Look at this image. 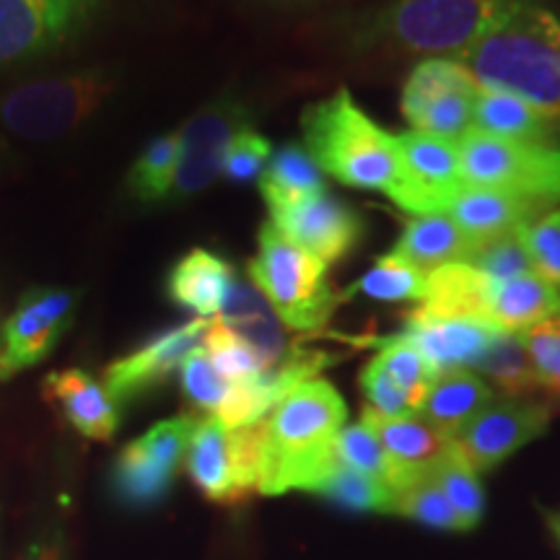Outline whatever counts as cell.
I'll list each match as a JSON object with an SVG mask.
<instances>
[{
  "mask_svg": "<svg viewBox=\"0 0 560 560\" xmlns=\"http://www.w3.org/2000/svg\"><path fill=\"white\" fill-rule=\"evenodd\" d=\"M490 291H493V280H488L472 265H441L425 276V299L416 310L431 317H478L490 322Z\"/></svg>",
  "mask_w": 560,
  "mask_h": 560,
  "instance_id": "484cf974",
  "label": "cell"
},
{
  "mask_svg": "<svg viewBox=\"0 0 560 560\" xmlns=\"http://www.w3.org/2000/svg\"><path fill=\"white\" fill-rule=\"evenodd\" d=\"M348 418L346 400L325 380L299 384L265 418L262 467L257 493H314L338 462L335 444Z\"/></svg>",
  "mask_w": 560,
  "mask_h": 560,
  "instance_id": "7a4b0ae2",
  "label": "cell"
},
{
  "mask_svg": "<svg viewBox=\"0 0 560 560\" xmlns=\"http://www.w3.org/2000/svg\"><path fill=\"white\" fill-rule=\"evenodd\" d=\"M542 392H545V395H548L550 408H552V410H560V384H552V387L542 389Z\"/></svg>",
  "mask_w": 560,
  "mask_h": 560,
  "instance_id": "bcb514c9",
  "label": "cell"
},
{
  "mask_svg": "<svg viewBox=\"0 0 560 560\" xmlns=\"http://www.w3.org/2000/svg\"><path fill=\"white\" fill-rule=\"evenodd\" d=\"M532 268L560 291V208L548 210L527 229H522Z\"/></svg>",
  "mask_w": 560,
  "mask_h": 560,
  "instance_id": "60d3db41",
  "label": "cell"
},
{
  "mask_svg": "<svg viewBox=\"0 0 560 560\" xmlns=\"http://www.w3.org/2000/svg\"><path fill=\"white\" fill-rule=\"evenodd\" d=\"M179 166V132H166V136L153 138L136 164L128 172V195L132 200L153 206V202H166L174 185V174Z\"/></svg>",
  "mask_w": 560,
  "mask_h": 560,
  "instance_id": "4dcf8cb0",
  "label": "cell"
},
{
  "mask_svg": "<svg viewBox=\"0 0 560 560\" xmlns=\"http://www.w3.org/2000/svg\"><path fill=\"white\" fill-rule=\"evenodd\" d=\"M270 223L285 240L312 252L325 265L340 262L363 240V219L355 208L332 192H317L291 206L272 208Z\"/></svg>",
  "mask_w": 560,
  "mask_h": 560,
  "instance_id": "9a60e30c",
  "label": "cell"
},
{
  "mask_svg": "<svg viewBox=\"0 0 560 560\" xmlns=\"http://www.w3.org/2000/svg\"><path fill=\"white\" fill-rule=\"evenodd\" d=\"M359 384H361L363 397H366L369 410L380 412L384 418H400V416H410L412 412V405L408 402V397H405L402 389L389 380V374L384 371L382 361L376 359V355L366 363V366H363Z\"/></svg>",
  "mask_w": 560,
  "mask_h": 560,
  "instance_id": "7bdbcfd3",
  "label": "cell"
},
{
  "mask_svg": "<svg viewBox=\"0 0 560 560\" xmlns=\"http://www.w3.org/2000/svg\"><path fill=\"white\" fill-rule=\"evenodd\" d=\"M429 475L433 482L444 490V495L459 514L465 529H472L475 524L480 522L482 509H486V495H482L478 472H475L452 446V452L441 462H436Z\"/></svg>",
  "mask_w": 560,
  "mask_h": 560,
  "instance_id": "d590c367",
  "label": "cell"
},
{
  "mask_svg": "<svg viewBox=\"0 0 560 560\" xmlns=\"http://www.w3.org/2000/svg\"><path fill=\"white\" fill-rule=\"evenodd\" d=\"M556 317H560V291L537 276V272L493 283L488 319L501 332L524 335L535 325H540V322Z\"/></svg>",
  "mask_w": 560,
  "mask_h": 560,
  "instance_id": "cb8c5ba5",
  "label": "cell"
},
{
  "mask_svg": "<svg viewBox=\"0 0 560 560\" xmlns=\"http://www.w3.org/2000/svg\"><path fill=\"white\" fill-rule=\"evenodd\" d=\"M550 206L522 198V195L488 190V187H465L452 202L446 215L465 231L475 244L520 231L545 215Z\"/></svg>",
  "mask_w": 560,
  "mask_h": 560,
  "instance_id": "44dd1931",
  "label": "cell"
},
{
  "mask_svg": "<svg viewBox=\"0 0 560 560\" xmlns=\"http://www.w3.org/2000/svg\"><path fill=\"white\" fill-rule=\"evenodd\" d=\"M195 425V416L161 420L117 454L109 482L112 493L125 509H153L170 495L185 465Z\"/></svg>",
  "mask_w": 560,
  "mask_h": 560,
  "instance_id": "9c48e42d",
  "label": "cell"
},
{
  "mask_svg": "<svg viewBox=\"0 0 560 560\" xmlns=\"http://www.w3.org/2000/svg\"><path fill=\"white\" fill-rule=\"evenodd\" d=\"M107 0H0V66L45 58L81 37Z\"/></svg>",
  "mask_w": 560,
  "mask_h": 560,
  "instance_id": "30bf717a",
  "label": "cell"
},
{
  "mask_svg": "<svg viewBox=\"0 0 560 560\" xmlns=\"http://www.w3.org/2000/svg\"><path fill=\"white\" fill-rule=\"evenodd\" d=\"M335 454L342 465L353 467L369 478H376L382 482H392V467L387 454H384L380 439L369 429L363 420L353 425H342L338 433V444H335ZM392 490V488H389Z\"/></svg>",
  "mask_w": 560,
  "mask_h": 560,
  "instance_id": "ab89813d",
  "label": "cell"
},
{
  "mask_svg": "<svg viewBox=\"0 0 560 560\" xmlns=\"http://www.w3.org/2000/svg\"><path fill=\"white\" fill-rule=\"evenodd\" d=\"M459 62L478 89L520 96L560 125V19L542 3L514 0Z\"/></svg>",
  "mask_w": 560,
  "mask_h": 560,
  "instance_id": "6da1fadb",
  "label": "cell"
},
{
  "mask_svg": "<svg viewBox=\"0 0 560 560\" xmlns=\"http://www.w3.org/2000/svg\"><path fill=\"white\" fill-rule=\"evenodd\" d=\"M24 560H62V558L55 545H34V548L24 556Z\"/></svg>",
  "mask_w": 560,
  "mask_h": 560,
  "instance_id": "f6af8a7d",
  "label": "cell"
},
{
  "mask_svg": "<svg viewBox=\"0 0 560 560\" xmlns=\"http://www.w3.org/2000/svg\"><path fill=\"white\" fill-rule=\"evenodd\" d=\"M42 395L70 429L91 441H112L120 429V405L89 371H52L42 384Z\"/></svg>",
  "mask_w": 560,
  "mask_h": 560,
  "instance_id": "d6986e66",
  "label": "cell"
},
{
  "mask_svg": "<svg viewBox=\"0 0 560 560\" xmlns=\"http://www.w3.org/2000/svg\"><path fill=\"white\" fill-rule=\"evenodd\" d=\"M234 278L236 272L226 257L198 247L187 252L170 270L166 293L179 310L198 314L202 319H213L221 314Z\"/></svg>",
  "mask_w": 560,
  "mask_h": 560,
  "instance_id": "7402d4cb",
  "label": "cell"
},
{
  "mask_svg": "<svg viewBox=\"0 0 560 560\" xmlns=\"http://www.w3.org/2000/svg\"><path fill=\"white\" fill-rule=\"evenodd\" d=\"M472 128L503 140H535V143L560 140V125L556 120H550L520 96L503 94V91H478Z\"/></svg>",
  "mask_w": 560,
  "mask_h": 560,
  "instance_id": "4316f807",
  "label": "cell"
},
{
  "mask_svg": "<svg viewBox=\"0 0 560 560\" xmlns=\"http://www.w3.org/2000/svg\"><path fill=\"white\" fill-rule=\"evenodd\" d=\"M247 125H252L247 104L234 100V96H221V100L195 112L190 120L177 130L179 166L166 200L187 202L195 195L206 192L219 179L231 143Z\"/></svg>",
  "mask_w": 560,
  "mask_h": 560,
  "instance_id": "8fae6325",
  "label": "cell"
},
{
  "mask_svg": "<svg viewBox=\"0 0 560 560\" xmlns=\"http://www.w3.org/2000/svg\"><path fill=\"white\" fill-rule=\"evenodd\" d=\"M179 382L187 402L198 412H206V418L219 416V410L223 408L231 392V382L223 380L219 371H215L206 348L192 350L187 355L185 363L179 366Z\"/></svg>",
  "mask_w": 560,
  "mask_h": 560,
  "instance_id": "f35d334b",
  "label": "cell"
},
{
  "mask_svg": "<svg viewBox=\"0 0 560 560\" xmlns=\"http://www.w3.org/2000/svg\"><path fill=\"white\" fill-rule=\"evenodd\" d=\"M219 319L234 332H240L257 350V355L265 363V371L289 361L301 348V342L291 338L289 327L278 319L268 299L257 291L252 280L234 278L229 296L221 306Z\"/></svg>",
  "mask_w": 560,
  "mask_h": 560,
  "instance_id": "ffe728a7",
  "label": "cell"
},
{
  "mask_svg": "<svg viewBox=\"0 0 560 560\" xmlns=\"http://www.w3.org/2000/svg\"><path fill=\"white\" fill-rule=\"evenodd\" d=\"M327 268L330 265L285 240L272 223L260 229L257 255L247 262L249 280L293 332L322 330L338 310L342 293H335Z\"/></svg>",
  "mask_w": 560,
  "mask_h": 560,
  "instance_id": "277c9868",
  "label": "cell"
},
{
  "mask_svg": "<svg viewBox=\"0 0 560 560\" xmlns=\"http://www.w3.org/2000/svg\"><path fill=\"white\" fill-rule=\"evenodd\" d=\"M529 359L535 363L540 389L560 384V317L540 322L532 330L524 332Z\"/></svg>",
  "mask_w": 560,
  "mask_h": 560,
  "instance_id": "ee69618b",
  "label": "cell"
},
{
  "mask_svg": "<svg viewBox=\"0 0 560 560\" xmlns=\"http://www.w3.org/2000/svg\"><path fill=\"white\" fill-rule=\"evenodd\" d=\"M265 418L244 429H226L219 418H202L187 446L185 467L208 501L236 506L257 490L262 467Z\"/></svg>",
  "mask_w": 560,
  "mask_h": 560,
  "instance_id": "ba28073f",
  "label": "cell"
},
{
  "mask_svg": "<svg viewBox=\"0 0 560 560\" xmlns=\"http://www.w3.org/2000/svg\"><path fill=\"white\" fill-rule=\"evenodd\" d=\"M514 0H395L380 13L376 34L418 55H462L493 30Z\"/></svg>",
  "mask_w": 560,
  "mask_h": 560,
  "instance_id": "5b68a950",
  "label": "cell"
},
{
  "mask_svg": "<svg viewBox=\"0 0 560 560\" xmlns=\"http://www.w3.org/2000/svg\"><path fill=\"white\" fill-rule=\"evenodd\" d=\"M115 89L104 70H83L16 86L0 100V122L30 140H52L75 130Z\"/></svg>",
  "mask_w": 560,
  "mask_h": 560,
  "instance_id": "52a82bcc",
  "label": "cell"
},
{
  "mask_svg": "<svg viewBox=\"0 0 560 560\" xmlns=\"http://www.w3.org/2000/svg\"><path fill=\"white\" fill-rule=\"evenodd\" d=\"M457 151L467 187L514 192L550 208L560 202V140H503L470 128Z\"/></svg>",
  "mask_w": 560,
  "mask_h": 560,
  "instance_id": "8992f818",
  "label": "cell"
},
{
  "mask_svg": "<svg viewBox=\"0 0 560 560\" xmlns=\"http://www.w3.org/2000/svg\"><path fill=\"white\" fill-rule=\"evenodd\" d=\"M478 91V83L439 91V94L429 96L416 107L402 109V115L412 125V130L450 140V143H459L462 136L472 128V109Z\"/></svg>",
  "mask_w": 560,
  "mask_h": 560,
  "instance_id": "f546056e",
  "label": "cell"
},
{
  "mask_svg": "<svg viewBox=\"0 0 560 560\" xmlns=\"http://www.w3.org/2000/svg\"><path fill=\"white\" fill-rule=\"evenodd\" d=\"M257 182H260V192L270 210L327 190L325 172L319 170L312 153L296 143H285L272 151L268 166Z\"/></svg>",
  "mask_w": 560,
  "mask_h": 560,
  "instance_id": "83f0119b",
  "label": "cell"
},
{
  "mask_svg": "<svg viewBox=\"0 0 560 560\" xmlns=\"http://www.w3.org/2000/svg\"><path fill=\"white\" fill-rule=\"evenodd\" d=\"M361 420L374 431L384 454H387L392 467V495L405 482L416 480L420 475H429L431 467L444 459L454 446V439L441 433L436 425L420 418L418 412L400 418H384L380 412L363 408Z\"/></svg>",
  "mask_w": 560,
  "mask_h": 560,
  "instance_id": "ac0fdd59",
  "label": "cell"
},
{
  "mask_svg": "<svg viewBox=\"0 0 560 560\" xmlns=\"http://www.w3.org/2000/svg\"><path fill=\"white\" fill-rule=\"evenodd\" d=\"M73 314L75 296L70 291L47 285L26 291L0 327V380L45 361L73 325Z\"/></svg>",
  "mask_w": 560,
  "mask_h": 560,
  "instance_id": "4fadbf2b",
  "label": "cell"
},
{
  "mask_svg": "<svg viewBox=\"0 0 560 560\" xmlns=\"http://www.w3.org/2000/svg\"><path fill=\"white\" fill-rule=\"evenodd\" d=\"M552 410L548 400H493L465 431L454 439V450L459 457L482 475L520 452L529 441L540 439L548 431Z\"/></svg>",
  "mask_w": 560,
  "mask_h": 560,
  "instance_id": "5bb4252c",
  "label": "cell"
},
{
  "mask_svg": "<svg viewBox=\"0 0 560 560\" xmlns=\"http://www.w3.org/2000/svg\"><path fill=\"white\" fill-rule=\"evenodd\" d=\"M202 348H206L208 359L213 361L215 371L231 384H247L255 382L257 376H262L265 363L260 355H257V350L252 348L240 332H234L229 325H223L219 317L210 319Z\"/></svg>",
  "mask_w": 560,
  "mask_h": 560,
  "instance_id": "836d02e7",
  "label": "cell"
},
{
  "mask_svg": "<svg viewBox=\"0 0 560 560\" xmlns=\"http://www.w3.org/2000/svg\"><path fill=\"white\" fill-rule=\"evenodd\" d=\"M552 529H556V535H558V540H560V516H558V520H552Z\"/></svg>",
  "mask_w": 560,
  "mask_h": 560,
  "instance_id": "7dc6e473",
  "label": "cell"
},
{
  "mask_svg": "<svg viewBox=\"0 0 560 560\" xmlns=\"http://www.w3.org/2000/svg\"><path fill=\"white\" fill-rule=\"evenodd\" d=\"M270 156V140L265 138L260 130L247 125V128L240 130V136L234 138V143H231L221 174L229 182H234V185H249V182H257L262 177Z\"/></svg>",
  "mask_w": 560,
  "mask_h": 560,
  "instance_id": "b9f144b4",
  "label": "cell"
},
{
  "mask_svg": "<svg viewBox=\"0 0 560 560\" xmlns=\"http://www.w3.org/2000/svg\"><path fill=\"white\" fill-rule=\"evenodd\" d=\"M493 400L495 392L480 374L470 369L446 371L433 380L418 416L450 439H457Z\"/></svg>",
  "mask_w": 560,
  "mask_h": 560,
  "instance_id": "603a6c76",
  "label": "cell"
},
{
  "mask_svg": "<svg viewBox=\"0 0 560 560\" xmlns=\"http://www.w3.org/2000/svg\"><path fill=\"white\" fill-rule=\"evenodd\" d=\"M475 371L490 387H495L511 400H522V397H529L532 392L540 389V380H537L535 363L529 359L524 335L501 332L499 338L490 342Z\"/></svg>",
  "mask_w": 560,
  "mask_h": 560,
  "instance_id": "f1b7e54d",
  "label": "cell"
},
{
  "mask_svg": "<svg viewBox=\"0 0 560 560\" xmlns=\"http://www.w3.org/2000/svg\"><path fill=\"white\" fill-rule=\"evenodd\" d=\"M470 236L462 231L446 213L436 215H412L405 223L400 240L395 242L389 255L416 265L420 270H436L441 265L467 262L475 252Z\"/></svg>",
  "mask_w": 560,
  "mask_h": 560,
  "instance_id": "d4e9b609",
  "label": "cell"
},
{
  "mask_svg": "<svg viewBox=\"0 0 560 560\" xmlns=\"http://www.w3.org/2000/svg\"><path fill=\"white\" fill-rule=\"evenodd\" d=\"M395 143L400 174L389 200L412 215L446 213L467 187L462 179L457 143L418 130L400 132Z\"/></svg>",
  "mask_w": 560,
  "mask_h": 560,
  "instance_id": "7c38bea8",
  "label": "cell"
},
{
  "mask_svg": "<svg viewBox=\"0 0 560 560\" xmlns=\"http://www.w3.org/2000/svg\"><path fill=\"white\" fill-rule=\"evenodd\" d=\"M425 276L429 272L416 268V265L405 262L395 255H384L366 276H361L342 293V299L361 293V296L387 301V304H395V301H412L416 304V301L425 299Z\"/></svg>",
  "mask_w": 560,
  "mask_h": 560,
  "instance_id": "1f68e13d",
  "label": "cell"
},
{
  "mask_svg": "<svg viewBox=\"0 0 560 560\" xmlns=\"http://www.w3.org/2000/svg\"><path fill=\"white\" fill-rule=\"evenodd\" d=\"M301 130L319 170L340 185L380 190L387 198L395 190L400 174L395 136L371 120L350 91L340 89L306 107Z\"/></svg>",
  "mask_w": 560,
  "mask_h": 560,
  "instance_id": "3957f363",
  "label": "cell"
},
{
  "mask_svg": "<svg viewBox=\"0 0 560 560\" xmlns=\"http://www.w3.org/2000/svg\"><path fill=\"white\" fill-rule=\"evenodd\" d=\"M467 265H472L475 270H480L482 276L493 280V283H503V280L535 272V268H532L529 249L527 244H524L522 229L511 231V234L495 236V240L480 242L470 255V260H467Z\"/></svg>",
  "mask_w": 560,
  "mask_h": 560,
  "instance_id": "74e56055",
  "label": "cell"
},
{
  "mask_svg": "<svg viewBox=\"0 0 560 560\" xmlns=\"http://www.w3.org/2000/svg\"><path fill=\"white\" fill-rule=\"evenodd\" d=\"M392 514L410 516L420 524H429L436 529H457L465 532L459 514L454 511L450 499L444 495L431 475H420V478L405 482L402 488L395 490V511Z\"/></svg>",
  "mask_w": 560,
  "mask_h": 560,
  "instance_id": "8d00e7d4",
  "label": "cell"
},
{
  "mask_svg": "<svg viewBox=\"0 0 560 560\" xmlns=\"http://www.w3.org/2000/svg\"><path fill=\"white\" fill-rule=\"evenodd\" d=\"M376 359L382 361L389 380L402 389L405 397H408L412 412H418V408L425 400V395H429L433 380H436V371L429 366V361L420 355V350L412 346L410 340H405L402 335L382 340Z\"/></svg>",
  "mask_w": 560,
  "mask_h": 560,
  "instance_id": "e575fe53",
  "label": "cell"
},
{
  "mask_svg": "<svg viewBox=\"0 0 560 560\" xmlns=\"http://www.w3.org/2000/svg\"><path fill=\"white\" fill-rule=\"evenodd\" d=\"M499 335V327L478 317H431L418 310L405 314L402 338L420 350L436 376L475 369Z\"/></svg>",
  "mask_w": 560,
  "mask_h": 560,
  "instance_id": "e0dca14e",
  "label": "cell"
},
{
  "mask_svg": "<svg viewBox=\"0 0 560 560\" xmlns=\"http://www.w3.org/2000/svg\"><path fill=\"white\" fill-rule=\"evenodd\" d=\"M208 327L210 319L195 317L192 322H185V325H177L172 330L159 332L156 338L145 340L132 353L112 361L104 369V389L120 408L159 389L185 363L192 350L202 348Z\"/></svg>",
  "mask_w": 560,
  "mask_h": 560,
  "instance_id": "2e32d148",
  "label": "cell"
},
{
  "mask_svg": "<svg viewBox=\"0 0 560 560\" xmlns=\"http://www.w3.org/2000/svg\"><path fill=\"white\" fill-rule=\"evenodd\" d=\"M314 493L325 495L348 511H380V514L395 511V495H392L387 482L369 478V475L342 465L340 459L335 462L330 475L322 480V486Z\"/></svg>",
  "mask_w": 560,
  "mask_h": 560,
  "instance_id": "d6a6232c",
  "label": "cell"
}]
</instances>
